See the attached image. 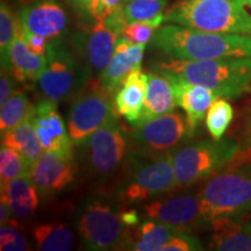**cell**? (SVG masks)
<instances>
[{"label": "cell", "mask_w": 251, "mask_h": 251, "mask_svg": "<svg viewBox=\"0 0 251 251\" xmlns=\"http://www.w3.org/2000/svg\"><path fill=\"white\" fill-rule=\"evenodd\" d=\"M149 68L168 78H179L212 90L218 98L236 99L251 91V57L183 61L165 55Z\"/></svg>", "instance_id": "1"}, {"label": "cell", "mask_w": 251, "mask_h": 251, "mask_svg": "<svg viewBox=\"0 0 251 251\" xmlns=\"http://www.w3.org/2000/svg\"><path fill=\"white\" fill-rule=\"evenodd\" d=\"M203 226L219 218L240 219L251 212V149L215 172L198 192Z\"/></svg>", "instance_id": "2"}, {"label": "cell", "mask_w": 251, "mask_h": 251, "mask_svg": "<svg viewBox=\"0 0 251 251\" xmlns=\"http://www.w3.org/2000/svg\"><path fill=\"white\" fill-rule=\"evenodd\" d=\"M151 45L164 55L183 61L251 57V35L211 33L176 24L159 27Z\"/></svg>", "instance_id": "3"}, {"label": "cell", "mask_w": 251, "mask_h": 251, "mask_svg": "<svg viewBox=\"0 0 251 251\" xmlns=\"http://www.w3.org/2000/svg\"><path fill=\"white\" fill-rule=\"evenodd\" d=\"M243 0H177L165 24L222 34L251 35V13Z\"/></svg>", "instance_id": "4"}, {"label": "cell", "mask_w": 251, "mask_h": 251, "mask_svg": "<svg viewBox=\"0 0 251 251\" xmlns=\"http://www.w3.org/2000/svg\"><path fill=\"white\" fill-rule=\"evenodd\" d=\"M174 152L148 155L131 151L127 159V174L119 187V199L126 205L146 202L177 187Z\"/></svg>", "instance_id": "5"}, {"label": "cell", "mask_w": 251, "mask_h": 251, "mask_svg": "<svg viewBox=\"0 0 251 251\" xmlns=\"http://www.w3.org/2000/svg\"><path fill=\"white\" fill-rule=\"evenodd\" d=\"M76 228L87 250H124L131 228L122 221L120 211L107 200L87 198L78 209Z\"/></svg>", "instance_id": "6"}, {"label": "cell", "mask_w": 251, "mask_h": 251, "mask_svg": "<svg viewBox=\"0 0 251 251\" xmlns=\"http://www.w3.org/2000/svg\"><path fill=\"white\" fill-rule=\"evenodd\" d=\"M240 150V144L230 139L201 140L180 146L172 153L177 187H190L209 178L233 161Z\"/></svg>", "instance_id": "7"}, {"label": "cell", "mask_w": 251, "mask_h": 251, "mask_svg": "<svg viewBox=\"0 0 251 251\" xmlns=\"http://www.w3.org/2000/svg\"><path fill=\"white\" fill-rule=\"evenodd\" d=\"M47 65L37 83L45 98L62 102L74 98L92 76L74 49L62 37L50 40Z\"/></svg>", "instance_id": "8"}, {"label": "cell", "mask_w": 251, "mask_h": 251, "mask_svg": "<svg viewBox=\"0 0 251 251\" xmlns=\"http://www.w3.org/2000/svg\"><path fill=\"white\" fill-rule=\"evenodd\" d=\"M80 163L84 170L96 180H107L127 163L129 140L118 119L113 120L81 142Z\"/></svg>", "instance_id": "9"}, {"label": "cell", "mask_w": 251, "mask_h": 251, "mask_svg": "<svg viewBox=\"0 0 251 251\" xmlns=\"http://www.w3.org/2000/svg\"><path fill=\"white\" fill-rule=\"evenodd\" d=\"M117 114L114 97L101 85L99 78H90L72 98L67 115L72 143L79 146L102 126L117 120Z\"/></svg>", "instance_id": "10"}, {"label": "cell", "mask_w": 251, "mask_h": 251, "mask_svg": "<svg viewBox=\"0 0 251 251\" xmlns=\"http://www.w3.org/2000/svg\"><path fill=\"white\" fill-rule=\"evenodd\" d=\"M125 26V23L105 14L74 34L72 47L91 76L99 78L111 62Z\"/></svg>", "instance_id": "11"}, {"label": "cell", "mask_w": 251, "mask_h": 251, "mask_svg": "<svg viewBox=\"0 0 251 251\" xmlns=\"http://www.w3.org/2000/svg\"><path fill=\"white\" fill-rule=\"evenodd\" d=\"M131 139L136 150L148 155L174 152L180 144L190 139L186 118L172 111L161 117L150 119L135 126Z\"/></svg>", "instance_id": "12"}, {"label": "cell", "mask_w": 251, "mask_h": 251, "mask_svg": "<svg viewBox=\"0 0 251 251\" xmlns=\"http://www.w3.org/2000/svg\"><path fill=\"white\" fill-rule=\"evenodd\" d=\"M141 218L155 220L179 231H191L203 227L198 193L164 194L149 200L141 207Z\"/></svg>", "instance_id": "13"}, {"label": "cell", "mask_w": 251, "mask_h": 251, "mask_svg": "<svg viewBox=\"0 0 251 251\" xmlns=\"http://www.w3.org/2000/svg\"><path fill=\"white\" fill-rule=\"evenodd\" d=\"M75 155L43 151L29 169V177L41 197H52L63 192L76 179Z\"/></svg>", "instance_id": "14"}, {"label": "cell", "mask_w": 251, "mask_h": 251, "mask_svg": "<svg viewBox=\"0 0 251 251\" xmlns=\"http://www.w3.org/2000/svg\"><path fill=\"white\" fill-rule=\"evenodd\" d=\"M18 15L25 30L49 40L62 37L69 27L67 9L59 0H36L21 6Z\"/></svg>", "instance_id": "15"}, {"label": "cell", "mask_w": 251, "mask_h": 251, "mask_svg": "<svg viewBox=\"0 0 251 251\" xmlns=\"http://www.w3.org/2000/svg\"><path fill=\"white\" fill-rule=\"evenodd\" d=\"M33 122L45 151L72 153V143L67 125L59 114L57 102L50 99L40 100L33 109Z\"/></svg>", "instance_id": "16"}, {"label": "cell", "mask_w": 251, "mask_h": 251, "mask_svg": "<svg viewBox=\"0 0 251 251\" xmlns=\"http://www.w3.org/2000/svg\"><path fill=\"white\" fill-rule=\"evenodd\" d=\"M147 45H133L125 37H120L111 62L99 76L101 85L112 94H117L130 72L141 69Z\"/></svg>", "instance_id": "17"}, {"label": "cell", "mask_w": 251, "mask_h": 251, "mask_svg": "<svg viewBox=\"0 0 251 251\" xmlns=\"http://www.w3.org/2000/svg\"><path fill=\"white\" fill-rule=\"evenodd\" d=\"M175 87L177 106L184 109L188 129V136L196 134L197 128L206 119L207 111L218 98L212 90L198 84L188 83L179 78H169Z\"/></svg>", "instance_id": "18"}, {"label": "cell", "mask_w": 251, "mask_h": 251, "mask_svg": "<svg viewBox=\"0 0 251 251\" xmlns=\"http://www.w3.org/2000/svg\"><path fill=\"white\" fill-rule=\"evenodd\" d=\"M47 65V56L37 55L27 45L26 34L21 23H19L13 42L8 51L4 68L13 75L18 81L37 80Z\"/></svg>", "instance_id": "19"}, {"label": "cell", "mask_w": 251, "mask_h": 251, "mask_svg": "<svg viewBox=\"0 0 251 251\" xmlns=\"http://www.w3.org/2000/svg\"><path fill=\"white\" fill-rule=\"evenodd\" d=\"M148 89V74L141 69L130 72L122 86L114 96V105L120 114L129 124L135 126L140 121L146 103Z\"/></svg>", "instance_id": "20"}, {"label": "cell", "mask_w": 251, "mask_h": 251, "mask_svg": "<svg viewBox=\"0 0 251 251\" xmlns=\"http://www.w3.org/2000/svg\"><path fill=\"white\" fill-rule=\"evenodd\" d=\"M209 248L219 251H251V229L235 218H219L211 222Z\"/></svg>", "instance_id": "21"}, {"label": "cell", "mask_w": 251, "mask_h": 251, "mask_svg": "<svg viewBox=\"0 0 251 251\" xmlns=\"http://www.w3.org/2000/svg\"><path fill=\"white\" fill-rule=\"evenodd\" d=\"M1 201L7 203L15 220L29 218L39 206V191L29 176L0 184Z\"/></svg>", "instance_id": "22"}, {"label": "cell", "mask_w": 251, "mask_h": 251, "mask_svg": "<svg viewBox=\"0 0 251 251\" xmlns=\"http://www.w3.org/2000/svg\"><path fill=\"white\" fill-rule=\"evenodd\" d=\"M176 106L177 101H176L175 87L171 80L158 72H149L144 109L140 121L135 126L170 113L176 108Z\"/></svg>", "instance_id": "23"}, {"label": "cell", "mask_w": 251, "mask_h": 251, "mask_svg": "<svg viewBox=\"0 0 251 251\" xmlns=\"http://www.w3.org/2000/svg\"><path fill=\"white\" fill-rule=\"evenodd\" d=\"M179 230L155 220H146L131 228L126 250L162 251L163 248Z\"/></svg>", "instance_id": "24"}, {"label": "cell", "mask_w": 251, "mask_h": 251, "mask_svg": "<svg viewBox=\"0 0 251 251\" xmlns=\"http://www.w3.org/2000/svg\"><path fill=\"white\" fill-rule=\"evenodd\" d=\"M33 109L26 120L13 129L1 134V146L8 147L20 152L29 166L35 163L45 151L34 127Z\"/></svg>", "instance_id": "25"}, {"label": "cell", "mask_w": 251, "mask_h": 251, "mask_svg": "<svg viewBox=\"0 0 251 251\" xmlns=\"http://www.w3.org/2000/svg\"><path fill=\"white\" fill-rule=\"evenodd\" d=\"M36 250L68 251L74 248L75 234L70 227L59 222L41 224L33 229Z\"/></svg>", "instance_id": "26"}, {"label": "cell", "mask_w": 251, "mask_h": 251, "mask_svg": "<svg viewBox=\"0 0 251 251\" xmlns=\"http://www.w3.org/2000/svg\"><path fill=\"white\" fill-rule=\"evenodd\" d=\"M0 108V130L1 134L13 129L26 120L30 114L34 105H31L26 92L23 90H17L2 103Z\"/></svg>", "instance_id": "27"}, {"label": "cell", "mask_w": 251, "mask_h": 251, "mask_svg": "<svg viewBox=\"0 0 251 251\" xmlns=\"http://www.w3.org/2000/svg\"><path fill=\"white\" fill-rule=\"evenodd\" d=\"M234 118L231 105L224 98H216L206 114V127L212 139L221 140Z\"/></svg>", "instance_id": "28"}, {"label": "cell", "mask_w": 251, "mask_h": 251, "mask_svg": "<svg viewBox=\"0 0 251 251\" xmlns=\"http://www.w3.org/2000/svg\"><path fill=\"white\" fill-rule=\"evenodd\" d=\"M30 166L17 150L1 146L0 149V184L29 176Z\"/></svg>", "instance_id": "29"}, {"label": "cell", "mask_w": 251, "mask_h": 251, "mask_svg": "<svg viewBox=\"0 0 251 251\" xmlns=\"http://www.w3.org/2000/svg\"><path fill=\"white\" fill-rule=\"evenodd\" d=\"M19 15L15 14L5 0L0 4V57L1 67L6 64L8 57V51L13 42L19 27Z\"/></svg>", "instance_id": "30"}, {"label": "cell", "mask_w": 251, "mask_h": 251, "mask_svg": "<svg viewBox=\"0 0 251 251\" xmlns=\"http://www.w3.org/2000/svg\"><path fill=\"white\" fill-rule=\"evenodd\" d=\"M169 0H127L125 2L126 23L150 20L163 14Z\"/></svg>", "instance_id": "31"}, {"label": "cell", "mask_w": 251, "mask_h": 251, "mask_svg": "<svg viewBox=\"0 0 251 251\" xmlns=\"http://www.w3.org/2000/svg\"><path fill=\"white\" fill-rule=\"evenodd\" d=\"M163 23H164V14L150 19V20L126 24L121 36L133 45H148L149 42H151L153 35Z\"/></svg>", "instance_id": "32"}, {"label": "cell", "mask_w": 251, "mask_h": 251, "mask_svg": "<svg viewBox=\"0 0 251 251\" xmlns=\"http://www.w3.org/2000/svg\"><path fill=\"white\" fill-rule=\"evenodd\" d=\"M19 224H7L0 228V250L27 251L30 250L27 237L19 228Z\"/></svg>", "instance_id": "33"}, {"label": "cell", "mask_w": 251, "mask_h": 251, "mask_svg": "<svg viewBox=\"0 0 251 251\" xmlns=\"http://www.w3.org/2000/svg\"><path fill=\"white\" fill-rule=\"evenodd\" d=\"M69 2L86 24L93 23L106 14L102 0H69Z\"/></svg>", "instance_id": "34"}, {"label": "cell", "mask_w": 251, "mask_h": 251, "mask_svg": "<svg viewBox=\"0 0 251 251\" xmlns=\"http://www.w3.org/2000/svg\"><path fill=\"white\" fill-rule=\"evenodd\" d=\"M203 250L202 243L199 238L188 231H178L174 237L165 244L162 251H199Z\"/></svg>", "instance_id": "35"}, {"label": "cell", "mask_w": 251, "mask_h": 251, "mask_svg": "<svg viewBox=\"0 0 251 251\" xmlns=\"http://www.w3.org/2000/svg\"><path fill=\"white\" fill-rule=\"evenodd\" d=\"M17 79L8 70L1 68L0 74V105H2L6 100L11 98V96L17 91Z\"/></svg>", "instance_id": "36"}, {"label": "cell", "mask_w": 251, "mask_h": 251, "mask_svg": "<svg viewBox=\"0 0 251 251\" xmlns=\"http://www.w3.org/2000/svg\"><path fill=\"white\" fill-rule=\"evenodd\" d=\"M25 34H26V41H27L28 47H29L35 54L46 56L50 40L47 39L46 36L40 35V34L28 33L26 30H25Z\"/></svg>", "instance_id": "37"}, {"label": "cell", "mask_w": 251, "mask_h": 251, "mask_svg": "<svg viewBox=\"0 0 251 251\" xmlns=\"http://www.w3.org/2000/svg\"><path fill=\"white\" fill-rule=\"evenodd\" d=\"M106 15L112 17L121 23H126L125 18V4L124 0H102Z\"/></svg>", "instance_id": "38"}, {"label": "cell", "mask_w": 251, "mask_h": 251, "mask_svg": "<svg viewBox=\"0 0 251 251\" xmlns=\"http://www.w3.org/2000/svg\"><path fill=\"white\" fill-rule=\"evenodd\" d=\"M121 219L125 222V225L129 228L136 227L140 224V212L136 209H126V211H120Z\"/></svg>", "instance_id": "39"}, {"label": "cell", "mask_w": 251, "mask_h": 251, "mask_svg": "<svg viewBox=\"0 0 251 251\" xmlns=\"http://www.w3.org/2000/svg\"><path fill=\"white\" fill-rule=\"evenodd\" d=\"M14 221L15 219L13 218V214H12L11 208H9L7 203L5 201L0 202V225L4 226L7 224H12Z\"/></svg>", "instance_id": "40"}, {"label": "cell", "mask_w": 251, "mask_h": 251, "mask_svg": "<svg viewBox=\"0 0 251 251\" xmlns=\"http://www.w3.org/2000/svg\"><path fill=\"white\" fill-rule=\"evenodd\" d=\"M243 137H244V141H246L247 148L251 149V109H250V112L248 113L247 119H246V124H244Z\"/></svg>", "instance_id": "41"}, {"label": "cell", "mask_w": 251, "mask_h": 251, "mask_svg": "<svg viewBox=\"0 0 251 251\" xmlns=\"http://www.w3.org/2000/svg\"><path fill=\"white\" fill-rule=\"evenodd\" d=\"M14 1H17V2H19V4H20L21 6H24V5L31 4V2L36 1V0H14Z\"/></svg>", "instance_id": "42"}, {"label": "cell", "mask_w": 251, "mask_h": 251, "mask_svg": "<svg viewBox=\"0 0 251 251\" xmlns=\"http://www.w3.org/2000/svg\"><path fill=\"white\" fill-rule=\"evenodd\" d=\"M248 215H249V219H248L247 221H244V222H246V225L248 226V227H249V228L251 229V212H250L249 214H248Z\"/></svg>", "instance_id": "43"}, {"label": "cell", "mask_w": 251, "mask_h": 251, "mask_svg": "<svg viewBox=\"0 0 251 251\" xmlns=\"http://www.w3.org/2000/svg\"><path fill=\"white\" fill-rule=\"evenodd\" d=\"M243 2L251 9V0H243Z\"/></svg>", "instance_id": "44"}, {"label": "cell", "mask_w": 251, "mask_h": 251, "mask_svg": "<svg viewBox=\"0 0 251 251\" xmlns=\"http://www.w3.org/2000/svg\"><path fill=\"white\" fill-rule=\"evenodd\" d=\"M126 1H127V0H124V4H125V2H126Z\"/></svg>", "instance_id": "45"}]
</instances>
